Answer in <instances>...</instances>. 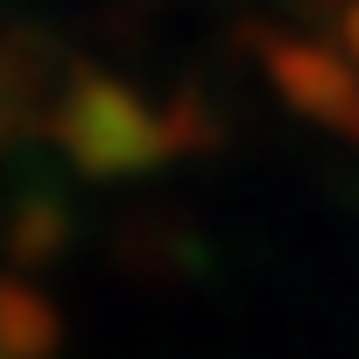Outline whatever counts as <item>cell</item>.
Segmentation results:
<instances>
[{"label": "cell", "instance_id": "obj_1", "mask_svg": "<svg viewBox=\"0 0 359 359\" xmlns=\"http://www.w3.org/2000/svg\"><path fill=\"white\" fill-rule=\"evenodd\" d=\"M57 134L85 169H134V162H155L169 148V134L141 113V99L127 85H113V78H92V71L71 85Z\"/></svg>", "mask_w": 359, "mask_h": 359}, {"label": "cell", "instance_id": "obj_2", "mask_svg": "<svg viewBox=\"0 0 359 359\" xmlns=\"http://www.w3.org/2000/svg\"><path fill=\"white\" fill-rule=\"evenodd\" d=\"M261 50H268L275 85H282L310 120L345 127V134L359 141V78H352L331 50H317V43H261Z\"/></svg>", "mask_w": 359, "mask_h": 359}, {"label": "cell", "instance_id": "obj_3", "mask_svg": "<svg viewBox=\"0 0 359 359\" xmlns=\"http://www.w3.org/2000/svg\"><path fill=\"white\" fill-rule=\"evenodd\" d=\"M338 36H345V50L359 57V0H345V8H338Z\"/></svg>", "mask_w": 359, "mask_h": 359}]
</instances>
